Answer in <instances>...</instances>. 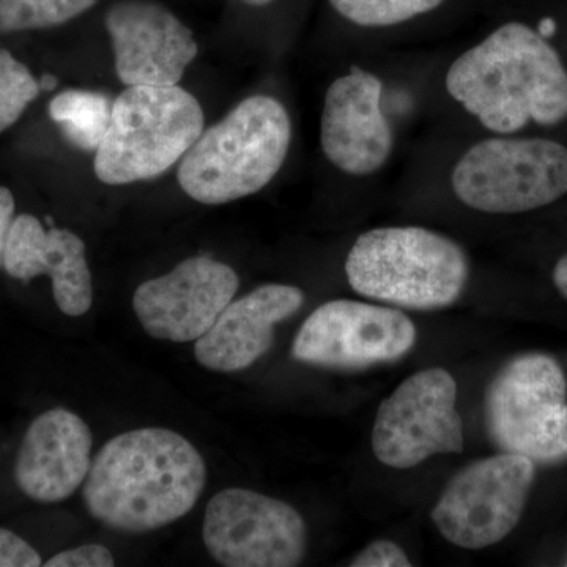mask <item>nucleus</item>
<instances>
[{
    "instance_id": "nucleus-1",
    "label": "nucleus",
    "mask_w": 567,
    "mask_h": 567,
    "mask_svg": "<svg viewBox=\"0 0 567 567\" xmlns=\"http://www.w3.org/2000/svg\"><path fill=\"white\" fill-rule=\"evenodd\" d=\"M207 481L204 457L162 427L114 436L96 454L82 486L89 514L104 527L148 533L186 516Z\"/></svg>"
},
{
    "instance_id": "nucleus-2",
    "label": "nucleus",
    "mask_w": 567,
    "mask_h": 567,
    "mask_svg": "<svg viewBox=\"0 0 567 567\" xmlns=\"http://www.w3.org/2000/svg\"><path fill=\"white\" fill-rule=\"evenodd\" d=\"M446 91L495 133L567 118L565 65L544 37L520 22L502 25L454 61Z\"/></svg>"
},
{
    "instance_id": "nucleus-3",
    "label": "nucleus",
    "mask_w": 567,
    "mask_h": 567,
    "mask_svg": "<svg viewBox=\"0 0 567 567\" xmlns=\"http://www.w3.org/2000/svg\"><path fill=\"white\" fill-rule=\"evenodd\" d=\"M290 140L286 107L274 96H249L194 142L183 156L178 182L200 204L251 196L279 173Z\"/></svg>"
},
{
    "instance_id": "nucleus-4",
    "label": "nucleus",
    "mask_w": 567,
    "mask_h": 567,
    "mask_svg": "<svg viewBox=\"0 0 567 567\" xmlns=\"http://www.w3.org/2000/svg\"><path fill=\"white\" fill-rule=\"evenodd\" d=\"M354 292L399 308L432 311L456 303L468 281L464 249L423 227L361 234L347 256Z\"/></svg>"
},
{
    "instance_id": "nucleus-5",
    "label": "nucleus",
    "mask_w": 567,
    "mask_h": 567,
    "mask_svg": "<svg viewBox=\"0 0 567 567\" xmlns=\"http://www.w3.org/2000/svg\"><path fill=\"white\" fill-rule=\"evenodd\" d=\"M203 132V107L192 93L178 85H132L112 103L96 177L107 185L148 181L183 158Z\"/></svg>"
},
{
    "instance_id": "nucleus-6",
    "label": "nucleus",
    "mask_w": 567,
    "mask_h": 567,
    "mask_svg": "<svg viewBox=\"0 0 567 567\" xmlns=\"http://www.w3.org/2000/svg\"><path fill=\"white\" fill-rule=\"evenodd\" d=\"M567 382L544 353L514 358L495 375L484 399L487 434L502 453L540 464L567 457Z\"/></svg>"
},
{
    "instance_id": "nucleus-7",
    "label": "nucleus",
    "mask_w": 567,
    "mask_h": 567,
    "mask_svg": "<svg viewBox=\"0 0 567 567\" xmlns=\"http://www.w3.org/2000/svg\"><path fill=\"white\" fill-rule=\"evenodd\" d=\"M457 199L473 210L514 215L567 194V148L548 140L477 142L451 177Z\"/></svg>"
},
{
    "instance_id": "nucleus-8",
    "label": "nucleus",
    "mask_w": 567,
    "mask_h": 567,
    "mask_svg": "<svg viewBox=\"0 0 567 567\" xmlns=\"http://www.w3.org/2000/svg\"><path fill=\"white\" fill-rule=\"evenodd\" d=\"M535 477V462L520 454L473 462L450 481L432 509V522L454 546H495L520 522Z\"/></svg>"
},
{
    "instance_id": "nucleus-9",
    "label": "nucleus",
    "mask_w": 567,
    "mask_h": 567,
    "mask_svg": "<svg viewBox=\"0 0 567 567\" xmlns=\"http://www.w3.org/2000/svg\"><path fill=\"white\" fill-rule=\"evenodd\" d=\"M456 401V380L445 369L409 377L379 406L372 429L375 457L391 468L409 470L435 454L462 453L464 424Z\"/></svg>"
},
{
    "instance_id": "nucleus-10",
    "label": "nucleus",
    "mask_w": 567,
    "mask_h": 567,
    "mask_svg": "<svg viewBox=\"0 0 567 567\" xmlns=\"http://www.w3.org/2000/svg\"><path fill=\"white\" fill-rule=\"evenodd\" d=\"M204 544L226 567L301 565L308 529L295 507L248 488H226L205 509Z\"/></svg>"
},
{
    "instance_id": "nucleus-11",
    "label": "nucleus",
    "mask_w": 567,
    "mask_h": 567,
    "mask_svg": "<svg viewBox=\"0 0 567 567\" xmlns=\"http://www.w3.org/2000/svg\"><path fill=\"white\" fill-rule=\"evenodd\" d=\"M415 342V323L399 309L333 300L306 319L292 354L320 368L364 369L401 360Z\"/></svg>"
},
{
    "instance_id": "nucleus-12",
    "label": "nucleus",
    "mask_w": 567,
    "mask_h": 567,
    "mask_svg": "<svg viewBox=\"0 0 567 567\" xmlns=\"http://www.w3.org/2000/svg\"><path fill=\"white\" fill-rule=\"evenodd\" d=\"M240 279L210 257L183 260L171 274L141 284L133 308L145 333L171 342L197 341L234 300Z\"/></svg>"
},
{
    "instance_id": "nucleus-13",
    "label": "nucleus",
    "mask_w": 567,
    "mask_h": 567,
    "mask_svg": "<svg viewBox=\"0 0 567 567\" xmlns=\"http://www.w3.org/2000/svg\"><path fill=\"white\" fill-rule=\"evenodd\" d=\"M106 28L115 52V70L123 84L171 87L196 59L192 31L155 2L130 0L112 7Z\"/></svg>"
},
{
    "instance_id": "nucleus-14",
    "label": "nucleus",
    "mask_w": 567,
    "mask_h": 567,
    "mask_svg": "<svg viewBox=\"0 0 567 567\" xmlns=\"http://www.w3.org/2000/svg\"><path fill=\"white\" fill-rule=\"evenodd\" d=\"M382 82L360 66L338 78L324 95L320 142L342 173H377L393 152V132L382 111Z\"/></svg>"
},
{
    "instance_id": "nucleus-15",
    "label": "nucleus",
    "mask_w": 567,
    "mask_h": 567,
    "mask_svg": "<svg viewBox=\"0 0 567 567\" xmlns=\"http://www.w3.org/2000/svg\"><path fill=\"white\" fill-rule=\"evenodd\" d=\"M93 436L87 423L65 409H52L25 432L14 480L33 502L59 503L84 484L91 470Z\"/></svg>"
},
{
    "instance_id": "nucleus-16",
    "label": "nucleus",
    "mask_w": 567,
    "mask_h": 567,
    "mask_svg": "<svg viewBox=\"0 0 567 567\" xmlns=\"http://www.w3.org/2000/svg\"><path fill=\"white\" fill-rule=\"evenodd\" d=\"M303 305V290L284 284H267L230 301L197 339V363L215 372L248 369L274 346L276 324L297 315Z\"/></svg>"
},
{
    "instance_id": "nucleus-17",
    "label": "nucleus",
    "mask_w": 567,
    "mask_h": 567,
    "mask_svg": "<svg viewBox=\"0 0 567 567\" xmlns=\"http://www.w3.org/2000/svg\"><path fill=\"white\" fill-rule=\"evenodd\" d=\"M3 268L20 281L50 276L55 305L63 315L80 317L92 308V275L85 245L70 230H44L35 216H18L11 224Z\"/></svg>"
},
{
    "instance_id": "nucleus-18",
    "label": "nucleus",
    "mask_w": 567,
    "mask_h": 567,
    "mask_svg": "<svg viewBox=\"0 0 567 567\" xmlns=\"http://www.w3.org/2000/svg\"><path fill=\"white\" fill-rule=\"evenodd\" d=\"M52 121L82 151H96L110 128L112 103L96 92L66 91L50 104Z\"/></svg>"
},
{
    "instance_id": "nucleus-19",
    "label": "nucleus",
    "mask_w": 567,
    "mask_h": 567,
    "mask_svg": "<svg viewBox=\"0 0 567 567\" xmlns=\"http://www.w3.org/2000/svg\"><path fill=\"white\" fill-rule=\"evenodd\" d=\"M96 0H0V29L6 32L52 28L80 17Z\"/></svg>"
},
{
    "instance_id": "nucleus-20",
    "label": "nucleus",
    "mask_w": 567,
    "mask_h": 567,
    "mask_svg": "<svg viewBox=\"0 0 567 567\" xmlns=\"http://www.w3.org/2000/svg\"><path fill=\"white\" fill-rule=\"evenodd\" d=\"M330 3L353 24L388 28L435 10L443 0H330Z\"/></svg>"
},
{
    "instance_id": "nucleus-21",
    "label": "nucleus",
    "mask_w": 567,
    "mask_h": 567,
    "mask_svg": "<svg viewBox=\"0 0 567 567\" xmlns=\"http://www.w3.org/2000/svg\"><path fill=\"white\" fill-rule=\"evenodd\" d=\"M40 85L31 71L9 51H0V133L9 130L29 103L39 96Z\"/></svg>"
},
{
    "instance_id": "nucleus-22",
    "label": "nucleus",
    "mask_w": 567,
    "mask_h": 567,
    "mask_svg": "<svg viewBox=\"0 0 567 567\" xmlns=\"http://www.w3.org/2000/svg\"><path fill=\"white\" fill-rule=\"evenodd\" d=\"M352 567H410L409 557L404 548L398 546L393 540L379 539L364 547L353 561Z\"/></svg>"
},
{
    "instance_id": "nucleus-23",
    "label": "nucleus",
    "mask_w": 567,
    "mask_h": 567,
    "mask_svg": "<svg viewBox=\"0 0 567 567\" xmlns=\"http://www.w3.org/2000/svg\"><path fill=\"white\" fill-rule=\"evenodd\" d=\"M39 551L10 529L0 528V567H39Z\"/></svg>"
},
{
    "instance_id": "nucleus-24",
    "label": "nucleus",
    "mask_w": 567,
    "mask_h": 567,
    "mask_svg": "<svg viewBox=\"0 0 567 567\" xmlns=\"http://www.w3.org/2000/svg\"><path fill=\"white\" fill-rule=\"evenodd\" d=\"M43 565L47 567H111L115 561L106 547L89 544V546L61 551Z\"/></svg>"
},
{
    "instance_id": "nucleus-25",
    "label": "nucleus",
    "mask_w": 567,
    "mask_h": 567,
    "mask_svg": "<svg viewBox=\"0 0 567 567\" xmlns=\"http://www.w3.org/2000/svg\"><path fill=\"white\" fill-rule=\"evenodd\" d=\"M14 221V199L10 189L0 186V267H3L7 240Z\"/></svg>"
},
{
    "instance_id": "nucleus-26",
    "label": "nucleus",
    "mask_w": 567,
    "mask_h": 567,
    "mask_svg": "<svg viewBox=\"0 0 567 567\" xmlns=\"http://www.w3.org/2000/svg\"><path fill=\"white\" fill-rule=\"evenodd\" d=\"M554 282L559 293L567 300V254L558 260L554 270Z\"/></svg>"
},
{
    "instance_id": "nucleus-27",
    "label": "nucleus",
    "mask_w": 567,
    "mask_h": 567,
    "mask_svg": "<svg viewBox=\"0 0 567 567\" xmlns=\"http://www.w3.org/2000/svg\"><path fill=\"white\" fill-rule=\"evenodd\" d=\"M55 84H58V80H55L54 76H44L43 80H41V87L47 89V91L54 89Z\"/></svg>"
},
{
    "instance_id": "nucleus-28",
    "label": "nucleus",
    "mask_w": 567,
    "mask_h": 567,
    "mask_svg": "<svg viewBox=\"0 0 567 567\" xmlns=\"http://www.w3.org/2000/svg\"><path fill=\"white\" fill-rule=\"evenodd\" d=\"M245 2L252 7H264L267 3L274 2V0H245Z\"/></svg>"
}]
</instances>
